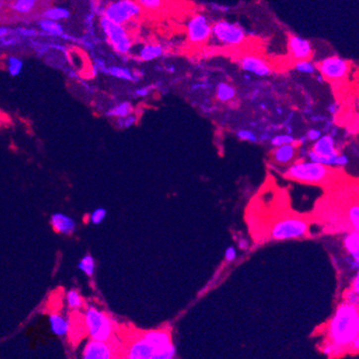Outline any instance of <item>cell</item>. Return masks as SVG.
<instances>
[{
	"mask_svg": "<svg viewBox=\"0 0 359 359\" xmlns=\"http://www.w3.org/2000/svg\"><path fill=\"white\" fill-rule=\"evenodd\" d=\"M359 336V308L348 303L337 307L327 325L328 340L344 350Z\"/></svg>",
	"mask_w": 359,
	"mask_h": 359,
	"instance_id": "1",
	"label": "cell"
},
{
	"mask_svg": "<svg viewBox=\"0 0 359 359\" xmlns=\"http://www.w3.org/2000/svg\"><path fill=\"white\" fill-rule=\"evenodd\" d=\"M338 172L336 167L319 164L310 160H296L285 169L283 176L300 184L324 186L334 180Z\"/></svg>",
	"mask_w": 359,
	"mask_h": 359,
	"instance_id": "2",
	"label": "cell"
},
{
	"mask_svg": "<svg viewBox=\"0 0 359 359\" xmlns=\"http://www.w3.org/2000/svg\"><path fill=\"white\" fill-rule=\"evenodd\" d=\"M310 232V221L298 214H282L272 219L267 230L268 238L276 241L302 239L309 236Z\"/></svg>",
	"mask_w": 359,
	"mask_h": 359,
	"instance_id": "3",
	"label": "cell"
},
{
	"mask_svg": "<svg viewBox=\"0 0 359 359\" xmlns=\"http://www.w3.org/2000/svg\"><path fill=\"white\" fill-rule=\"evenodd\" d=\"M142 6L136 0H118L108 3L103 11V16L120 25H127L142 14Z\"/></svg>",
	"mask_w": 359,
	"mask_h": 359,
	"instance_id": "4",
	"label": "cell"
},
{
	"mask_svg": "<svg viewBox=\"0 0 359 359\" xmlns=\"http://www.w3.org/2000/svg\"><path fill=\"white\" fill-rule=\"evenodd\" d=\"M101 28L106 36L107 41L113 50L118 54H128L132 49L131 37L128 34L125 25L109 21L105 16L101 17Z\"/></svg>",
	"mask_w": 359,
	"mask_h": 359,
	"instance_id": "5",
	"label": "cell"
},
{
	"mask_svg": "<svg viewBox=\"0 0 359 359\" xmlns=\"http://www.w3.org/2000/svg\"><path fill=\"white\" fill-rule=\"evenodd\" d=\"M85 325L90 337L97 341H107L113 334V324L104 312L90 307L85 312Z\"/></svg>",
	"mask_w": 359,
	"mask_h": 359,
	"instance_id": "6",
	"label": "cell"
},
{
	"mask_svg": "<svg viewBox=\"0 0 359 359\" xmlns=\"http://www.w3.org/2000/svg\"><path fill=\"white\" fill-rule=\"evenodd\" d=\"M211 37L223 47L235 48L246 40V31L236 23L221 19L212 24Z\"/></svg>",
	"mask_w": 359,
	"mask_h": 359,
	"instance_id": "7",
	"label": "cell"
},
{
	"mask_svg": "<svg viewBox=\"0 0 359 359\" xmlns=\"http://www.w3.org/2000/svg\"><path fill=\"white\" fill-rule=\"evenodd\" d=\"M212 25L204 14H194L187 23L188 40L192 44L206 43L211 38Z\"/></svg>",
	"mask_w": 359,
	"mask_h": 359,
	"instance_id": "8",
	"label": "cell"
},
{
	"mask_svg": "<svg viewBox=\"0 0 359 359\" xmlns=\"http://www.w3.org/2000/svg\"><path fill=\"white\" fill-rule=\"evenodd\" d=\"M316 69L325 80L341 81L348 76L351 70V63L338 56H330L318 62Z\"/></svg>",
	"mask_w": 359,
	"mask_h": 359,
	"instance_id": "9",
	"label": "cell"
},
{
	"mask_svg": "<svg viewBox=\"0 0 359 359\" xmlns=\"http://www.w3.org/2000/svg\"><path fill=\"white\" fill-rule=\"evenodd\" d=\"M114 344L107 341H89L83 352V359H115Z\"/></svg>",
	"mask_w": 359,
	"mask_h": 359,
	"instance_id": "10",
	"label": "cell"
},
{
	"mask_svg": "<svg viewBox=\"0 0 359 359\" xmlns=\"http://www.w3.org/2000/svg\"><path fill=\"white\" fill-rule=\"evenodd\" d=\"M239 66L244 71L249 72L251 74L257 75L260 77L268 76L271 73V68L267 61L263 58L256 55H246L241 57L239 61Z\"/></svg>",
	"mask_w": 359,
	"mask_h": 359,
	"instance_id": "11",
	"label": "cell"
},
{
	"mask_svg": "<svg viewBox=\"0 0 359 359\" xmlns=\"http://www.w3.org/2000/svg\"><path fill=\"white\" fill-rule=\"evenodd\" d=\"M299 143L289 144V145L275 147L270 153L272 162L279 166H286L293 164L296 161L299 150Z\"/></svg>",
	"mask_w": 359,
	"mask_h": 359,
	"instance_id": "12",
	"label": "cell"
},
{
	"mask_svg": "<svg viewBox=\"0 0 359 359\" xmlns=\"http://www.w3.org/2000/svg\"><path fill=\"white\" fill-rule=\"evenodd\" d=\"M290 55L295 60H309L312 56V45L309 40L299 36H291L287 42Z\"/></svg>",
	"mask_w": 359,
	"mask_h": 359,
	"instance_id": "13",
	"label": "cell"
},
{
	"mask_svg": "<svg viewBox=\"0 0 359 359\" xmlns=\"http://www.w3.org/2000/svg\"><path fill=\"white\" fill-rule=\"evenodd\" d=\"M154 353V348L141 336L127 348L126 359H153Z\"/></svg>",
	"mask_w": 359,
	"mask_h": 359,
	"instance_id": "14",
	"label": "cell"
},
{
	"mask_svg": "<svg viewBox=\"0 0 359 359\" xmlns=\"http://www.w3.org/2000/svg\"><path fill=\"white\" fill-rule=\"evenodd\" d=\"M50 224L53 230L61 235H72L76 231V222L64 212H54L50 218Z\"/></svg>",
	"mask_w": 359,
	"mask_h": 359,
	"instance_id": "15",
	"label": "cell"
},
{
	"mask_svg": "<svg viewBox=\"0 0 359 359\" xmlns=\"http://www.w3.org/2000/svg\"><path fill=\"white\" fill-rule=\"evenodd\" d=\"M311 149L324 158H334L341 154L337 149L335 139L331 134L322 135L316 142L313 143Z\"/></svg>",
	"mask_w": 359,
	"mask_h": 359,
	"instance_id": "16",
	"label": "cell"
},
{
	"mask_svg": "<svg viewBox=\"0 0 359 359\" xmlns=\"http://www.w3.org/2000/svg\"><path fill=\"white\" fill-rule=\"evenodd\" d=\"M142 337L145 339L147 342L153 345L156 352H161L168 349L172 344V338L171 334L166 330H150L145 331L142 335Z\"/></svg>",
	"mask_w": 359,
	"mask_h": 359,
	"instance_id": "17",
	"label": "cell"
},
{
	"mask_svg": "<svg viewBox=\"0 0 359 359\" xmlns=\"http://www.w3.org/2000/svg\"><path fill=\"white\" fill-rule=\"evenodd\" d=\"M344 215L351 232L359 234V198L351 199L345 203Z\"/></svg>",
	"mask_w": 359,
	"mask_h": 359,
	"instance_id": "18",
	"label": "cell"
},
{
	"mask_svg": "<svg viewBox=\"0 0 359 359\" xmlns=\"http://www.w3.org/2000/svg\"><path fill=\"white\" fill-rule=\"evenodd\" d=\"M343 247L348 256L353 257L359 264V234L349 232L343 237Z\"/></svg>",
	"mask_w": 359,
	"mask_h": 359,
	"instance_id": "19",
	"label": "cell"
},
{
	"mask_svg": "<svg viewBox=\"0 0 359 359\" xmlns=\"http://www.w3.org/2000/svg\"><path fill=\"white\" fill-rule=\"evenodd\" d=\"M106 74L113 76L115 78H118V80H122V81H129V82H136L140 80V77L142 74H139L138 72H133L130 70L129 68H125V67H118V66H113L105 69Z\"/></svg>",
	"mask_w": 359,
	"mask_h": 359,
	"instance_id": "20",
	"label": "cell"
},
{
	"mask_svg": "<svg viewBox=\"0 0 359 359\" xmlns=\"http://www.w3.org/2000/svg\"><path fill=\"white\" fill-rule=\"evenodd\" d=\"M164 53V50L161 47L160 44H145L142 49L139 51V58L142 61H150L156 59Z\"/></svg>",
	"mask_w": 359,
	"mask_h": 359,
	"instance_id": "21",
	"label": "cell"
},
{
	"mask_svg": "<svg viewBox=\"0 0 359 359\" xmlns=\"http://www.w3.org/2000/svg\"><path fill=\"white\" fill-rule=\"evenodd\" d=\"M50 323L51 330L60 337H63L66 336V334H68L71 326L68 319H66L60 314H58V313H53V314L50 315Z\"/></svg>",
	"mask_w": 359,
	"mask_h": 359,
	"instance_id": "22",
	"label": "cell"
},
{
	"mask_svg": "<svg viewBox=\"0 0 359 359\" xmlns=\"http://www.w3.org/2000/svg\"><path fill=\"white\" fill-rule=\"evenodd\" d=\"M134 107L130 102L122 101L118 104H116L113 107H110L105 115L109 118H121V117H126L133 114Z\"/></svg>",
	"mask_w": 359,
	"mask_h": 359,
	"instance_id": "23",
	"label": "cell"
},
{
	"mask_svg": "<svg viewBox=\"0 0 359 359\" xmlns=\"http://www.w3.org/2000/svg\"><path fill=\"white\" fill-rule=\"evenodd\" d=\"M215 97L222 103L230 102L236 97V89L228 83H219L217 85V89H215Z\"/></svg>",
	"mask_w": 359,
	"mask_h": 359,
	"instance_id": "24",
	"label": "cell"
},
{
	"mask_svg": "<svg viewBox=\"0 0 359 359\" xmlns=\"http://www.w3.org/2000/svg\"><path fill=\"white\" fill-rule=\"evenodd\" d=\"M39 26H40V28L44 32H47V34L51 36H61L63 34V27L59 22L43 18L39 22Z\"/></svg>",
	"mask_w": 359,
	"mask_h": 359,
	"instance_id": "25",
	"label": "cell"
},
{
	"mask_svg": "<svg viewBox=\"0 0 359 359\" xmlns=\"http://www.w3.org/2000/svg\"><path fill=\"white\" fill-rule=\"evenodd\" d=\"M38 0H14L11 3V9L18 14H27L36 8Z\"/></svg>",
	"mask_w": 359,
	"mask_h": 359,
	"instance_id": "26",
	"label": "cell"
},
{
	"mask_svg": "<svg viewBox=\"0 0 359 359\" xmlns=\"http://www.w3.org/2000/svg\"><path fill=\"white\" fill-rule=\"evenodd\" d=\"M70 16V12L66 8H61V6H53V8H49L43 12V17L51 19V21L59 22L61 19H66Z\"/></svg>",
	"mask_w": 359,
	"mask_h": 359,
	"instance_id": "27",
	"label": "cell"
},
{
	"mask_svg": "<svg viewBox=\"0 0 359 359\" xmlns=\"http://www.w3.org/2000/svg\"><path fill=\"white\" fill-rule=\"evenodd\" d=\"M77 268L88 277H93L96 269V262L93 256L90 254H85L77 264Z\"/></svg>",
	"mask_w": 359,
	"mask_h": 359,
	"instance_id": "28",
	"label": "cell"
},
{
	"mask_svg": "<svg viewBox=\"0 0 359 359\" xmlns=\"http://www.w3.org/2000/svg\"><path fill=\"white\" fill-rule=\"evenodd\" d=\"M270 143L273 147H280V146L289 145V144H296L298 143V140L294 138L292 134L281 133L273 136V138L270 140Z\"/></svg>",
	"mask_w": 359,
	"mask_h": 359,
	"instance_id": "29",
	"label": "cell"
},
{
	"mask_svg": "<svg viewBox=\"0 0 359 359\" xmlns=\"http://www.w3.org/2000/svg\"><path fill=\"white\" fill-rule=\"evenodd\" d=\"M6 64H8V72L11 76H17L23 69V61L14 56L6 58Z\"/></svg>",
	"mask_w": 359,
	"mask_h": 359,
	"instance_id": "30",
	"label": "cell"
},
{
	"mask_svg": "<svg viewBox=\"0 0 359 359\" xmlns=\"http://www.w3.org/2000/svg\"><path fill=\"white\" fill-rule=\"evenodd\" d=\"M107 215V211L105 208L103 207H98L95 210L89 213V223L94 225H99L102 222L105 220Z\"/></svg>",
	"mask_w": 359,
	"mask_h": 359,
	"instance_id": "31",
	"label": "cell"
},
{
	"mask_svg": "<svg viewBox=\"0 0 359 359\" xmlns=\"http://www.w3.org/2000/svg\"><path fill=\"white\" fill-rule=\"evenodd\" d=\"M345 350L338 347V345H336L335 343L330 342L329 340L326 341L324 344H323V348H322V352L326 355V356H329V357H337V356H340L341 354H343V352Z\"/></svg>",
	"mask_w": 359,
	"mask_h": 359,
	"instance_id": "32",
	"label": "cell"
},
{
	"mask_svg": "<svg viewBox=\"0 0 359 359\" xmlns=\"http://www.w3.org/2000/svg\"><path fill=\"white\" fill-rule=\"evenodd\" d=\"M67 303L68 306L72 309H77L81 308L83 305V298L81 294L78 293L76 290H71L67 293Z\"/></svg>",
	"mask_w": 359,
	"mask_h": 359,
	"instance_id": "33",
	"label": "cell"
},
{
	"mask_svg": "<svg viewBox=\"0 0 359 359\" xmlns=\"http://www.w3.org/2000/svg\"><path fill=\"white\" fill-rule=\"evenodd\" d=\"M295 70H297L300 73L305 74H313L316 70L315 64L310 60H298L295 63Z\"/></svg>",
	"mask_w": 359,
	"mask_h": 359,
	"instance_id": "34",
	"label": "cell"
},
{
	"mask_svg": "<svg viewBox=\"0 0 359 359\" xmlns=\"http://www.w3.org/2000/svg\"><path fill=\"white\" fill-rule=\"evenodd\" d=\"M136 121H138V118L134 114H131L126 117H121V118H116V127L118 129H129L133 127Z\"/></svg>",
	"mask_w": 359,
	"mask_h": 359,
	"instance_id": "35",
	"label": "cell"
},
{
	"mask_svg": "<svg viewBox=\"0 0 359 359\" xmlns=\"http://www.w3.org/2000/svg\"><path fill=\"white\" fill-rule=\"evenodd\" d=\"M236 136H237V139L240 141H247L250 143H256L258 141L256 134L252 132L251 130H248V129L238 130V131L236 132Z\"/></svg>",
	"mask_w": 359,
	"mask_h": 359,
	"instance_id": "36",
	"label": "cell"
},
{
	"mask_svg": "<svg viewBox=\"0 0 359 359\" xmlns=\"http://www.w3.org/2000/svg\"><path fill=\"white\" fill-rule=\"evenodd\" d=\"M143 9L158 10L163 4V0H136Z\"/></svg>",
	"mask_w": 359,
	"mask_h": 359,
	"instance_id": "37",
	"label": "cell"
},
{
	"mask_svg": "<svg viewBox=\"0 0 359 359\" xmlns=\"http://www.w3.org/2000/svg\"><path fill=\"white\" fill-rule=\"evenodd\" d=\"M344 302L359 308V295L352 289H350V290H348L347 292H345Z\"/></svg>",
	"mask_w": 359,
	"mask_h": 359,
	"instance_id": "38",
	"label": "cell"
},
{
	"mask_svg": "<svg viewBox=\"0 0 359 359\" xmlns=\"http://www.w3.org/2000/svg\"><path fill=\"white\" fill-rule=\"evenodd\" d=\"M174 356H175V347L174 345H171V347L164 351L154 353L153 359H173Z\"/></svg>",
	"mask_w": 359,
	"mask_h": 359,
	"instance_id": "39",
	"label": "cell"
},
{
	"mask_svg": "<svg viewBox=\"0 0 359 359\" xmlns=\"http://www.w3.org/2000/svg\"><path fill=\"white\" fill-rule=\"evenodd\" d=\"M237 257V250L236 248L233 247V246H230L226 248L225 250V253H224V258L227 263H232L234 262L235 259H236Z\"/></svg>",
	"mask_w": 359,
	"mask_h": 359,
	"instance_id": "40",
	"label": "cell"
},
{
	"mask_svg": "<svg viewBox=\"0 0 359 359\" xmlns=\"http://www.w3.org/2000/svg\"><path fill=\"white\" fill-rule=\"evenodd\" d=\"M307 139L310 142H316L322 136V131L318 129H310L306 134Z\"/></svg>",
	"mask_w": 359,
	"mask_h": 359,
	"instance_id": "41",
	"label": "cell"
},
{
	"mask_svg": "<svg viewBox=\"0 0 359 359\" xmlns=\"http://www.w3.org/2000/svg\"><path fill=\"white\" fill-rule=\"evenodd\" d=\"M154 89L153 85H148V86H144V87H140L136 88L134 90V95L136 97H147L150 95V91Z\"/></svg>",
	"mask_w": 359,
	"mask_h": 359,
	"instance_id": "42",
	"label": "cell"
},
{
	"mask_svg": "<svg viewBox=\"0 0 359 359\" xmlns=\"http://www.w3.org/2000/svg\"><path fill=\"white\" fill-rule=\"evenodd\" d=\"M350 289L353 290L355 293H357L359 295V268H358V270L356 272L353 281H352V285H351Z\"/></svg>",
	"mask_w": 359,
	"mask_h": 359,
	"instance_id": "43",
	"label": "cell"
},
{
	"mask_svg": "<svg viewBox=\"0 0 359 359\" xmlns=\"http://www.w3.org/2000/svg\"><path fill=\"white\" fill-rule=\"evenodd\" d=\"M237 246H238V248L240 250L246 251V250L249 249V246H250L249 240H248L247 238H240V239H238Z\"/></svg>",
	"mask_w": 359,
	"mask_h": 359,
	"instance_id": "44",
	"label": "cell"
},
{
	"mask_svg": "<svg viewBox=\"0 0 359 359\" xmlns=\"http://www.w3.org/2000/svg\"><path fill=\"white\" fill-rule=\"evenodd\" d=\"M349 350L351 352H355V353H359V336L355 339V340L352 342V344L350 345Z\"/></svg>",
	"mask_w": 359,
	"mask_h": 359,
	"instance_id": "45",
	"label": "cell"
},
{
	"mask_svg": "<svg viewBox=\"0 0 359 359\" xmlns=\"http://www.w3.org/2000/svg\"><path fill=\"white\" fill-rule=\"evenodd\" d=\"M339 106H338V104L337 103H331L330 104V105H329V107H328V110H329V113H331L332 115H335L337 112H338V108Z\"/></svg>",
	"mask_w": 359,
	"mask_h": 359,
	"instance_id": "46",
	"label": "cell"
}]
</instances>
